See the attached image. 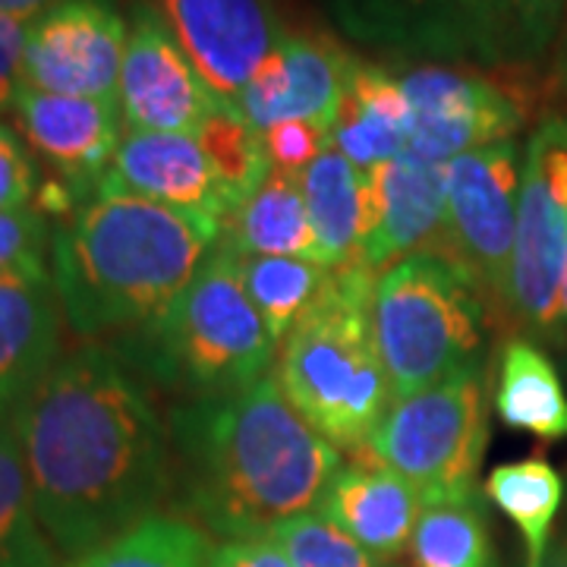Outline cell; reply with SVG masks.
Here are the masks:
<instances>
[{
  "label": "cell",
  "mask_w": 567,
  "mask_h": 567,
  "mask_svg": "<svg viewBox=\"0 0 567 567\" xmlns=\"http://www.w3.org/2000/svg\"><path fill=\"white\" fill-rule=\"evenodd\" d=\"M488 445L486 363L394 401L365 445L423 495L425 505L480 495L476 480Z\"/></svg>",
  "instance_id": "cell-7"
},
{
  "label": "cell",
  "mask_w": 567,
  "mask_h": 567,
  "mask_svg": "<svg viewBox=\"0 0 567 567\" xmlns=\"http://www.w3.org/2000/svg\"><path fill=\"white\" fill-rule=\"evenodd\" d=\"M495 410L502 423L543 442L567 439V391L543 347L514 338L502 347Z\"/></svg>",
  "instance_id": "cell-24"
},
{
  "label": "cell",
  "mask_w": 567,
  "mask_h": 567,
  "mask_svg": "<svg viewBox=\"0 0 567 567\" xmlns=\"http://www.w3.org/2000/svg\"><path fill=\"white\" fill-rule=\"evenodd\" d=\"M524 155L505 140L447 162V221L432 252L476 284L488 316H511Z\"/></svg>",
  "instance_id": "cell-9"
},
{
  "label": "cell",
  "mask_w": 567,
  "mask_h": 567,
  "mask_svg": "<svg viewBox=\"0 0 567 567\" xmlns=\"http://www.w3.org/2000/svg\"><path fill=\"white\" fill-rule=\"evenodd\" d=\"M130 22L114 0H61L29 22L20 85L117 102Z\"/></svg>",
  "instance_id": "cell-11"
},
{
  "label": "cell",
  "mask_w": 567,
  "mask_h": 567,
  "mask_svg": "<svg viewBox=\"0 0 567 567\" xmlns=\"http://www.w3.org/2000/svg\"><path fill=\"white\" fill-rule=\"evenodd\" d=\"M413 567H495L480 495L425 505L410 543Z\"/></svg>",
  "instance_id": "cell-27"
},
{
  "label": "cell",
  "mask_w": 567,
  "mask_h": 567,
  "mask_svg": "<svg viewBox=\"0 0 567 567\" xmlns=\"http://www.w3.org/2000/svg\"><path fill=\"white\" fill-rule=\"evenodd\" d=\"M372 316L394 401L483 365L486 303L476 284L432 249L379 275Z\"/></svg>",
  "instance_id": "cell-6"
},
{
  "label": "cell",
  "mask_w": 567,
  "mask_h": 567,
  "mask_svg": "<svg viewBox=\"0 0 567 567\" xmlns=\"http://www.w3.org/2000/svg\"><path fill=\"white\" fill-rule=\"evenodd\" d=\"M61 558L35 514L17 435L0 423V567H63Z\"/></svg>",
  "instance_id": "cell-26"
},
{
  "label": "cell",
  "mask_w": 567,
  "mask_h": 567,
  "mask_svg": "<svg viewBox=\"0 0 567 567\" xmlns=\"http://www.w3.org/2000/svg\"><path fill=\"white\" fill-rule=\"evenodd\" d=\"M51 230L35 205L0 212V275L20 268H48Z\"/></svg>",
  "instance_id": "cell-32"
},
{
  "label": "cell",
  "mask_w": 567,
  "mask_h": 567,
  "mask_svg": "<svg viewBox=\"0 0 567 567\" xmlns=\"http://www.w3.org/2000/svg\"><path fill=\"white\" fill-rule=\"evenodd\" d=\"M369 181L375 215L360 262L372 271H385L439 244L447 221V164L404 152L372 167Z\"/></svg>",
  "instance_id": "cell-17"
},
{
  "label": "cell",
  "mask_w": 567,
  "mask_h": 567,
  "mask_svg": "<svg viewBox=\"0 0 567 567\" xmlns=\"http://www.w3.org/2000/svg\"><path fill=\"white\" fill-rule=\"evenodd\" d=\"M567 265V117H548L529 136L511 265V319L555 344Z\"/></svg>",
  "instance_id": "cell-10"
},
{
  "label": "cell",
  "mask_w": 567,
  "mask_h": 567,
  "mask_svg": "<svg viewBox=\"0 0 567 567\" xmlns=\"http://www.w3.org/2000/svg\"><path fill=\"white\" fill-rule=\"evenodd\" d=\"M300 189L319 240V265L344 268L360 262L375 215L369 171L347 162L331 145L300 174Z\"/></svg>",
  "instance_id": "cell-22"
},
{
  "label": "cell",
  "mask_w": 567,
  "mask_h": 567,
  "mask_svg": "<svg viewBox=\"0 0 567 567\" xmlns=\"http://www.w3.org/2000/svg\"><path fill=\"white\" fill-rule=\"evenodd\" d=\"M212 548L193 520L155 514L73 567H212Z\"/></svg>",
  "instance_id": "cell-28"
},
{
  "label": "cell",
  "mask_w": 567,
  "mask_h": 567,
  "mask_svg": "<svg viewBox=\"0 0 567 567\" xmlns=\"http://www.w3.org/2000/svg\"><path fill=\"white\" fill-rule=\"evenodd\" d=\"M61 293L51 268L0 275V420L61 363Z\"/></svg>",
  "instance_id": "cell-18"
},
{
  "label": "cell",
  "mask_w": 567,
  "mask_h": 567,
  "mask_svg": "<svg viewBox=\"0 0 567 567\" xmlns=\"http://www.w3.org/2000/svg\"><path fill=\"white\" fill-rule=\"evenodd\" d=\"M486 495L492 505L520 529L527 546V567H543L548 551V533L565 502V480L543 457L502 464L488 473Z\"/></svg>",
  "instance_id": "cell-25"
},
{
  "label": "cell",
  "mask_w": 567,
  "mask_h": 567,
  "mask_svg": "<svg viewBox=\"0 0 567 567\" xmlns=\"http://www.w3.org/2000/svg\"><path fill=\"white\" fill-rule=\"evenodd\" d=\"M423 495L379 461L341 466L316 511L379 558H398L423 517Z\"/></svg>",
  "instance_id": "cell-20"
},
{
  "label": "cell",
  "mask_w": 567,
  "mask_h": 567,
  "mask_svg": "<svg viewBox=\"0 0 567 567\" xmlns=\"http://www.w3.org/2000/svg\"><path fill=\"white\" fill-rule=\"evenodd\" d=\"M543 567H567V533L558 539V546L548 548Z\"/></svg>",
  "instance_id": "cell-40"
},
{
  "label": "cell",
  "mask_w": 567,
  "mask_h": 567,
  "mask_svg": "<svg viewBox=\"0 0 567 567\" xmlns=\"http://www.w3.org/2000/svg\"><path fill=\"white\" fill-rule=\"evenodd\" d=\"M275 350L278 341L244 284V256L218 240L181 297L117 353L155 385L196 401L259 382Z\"/></svg>",
  "instance_id": "cell-5"
},
{
  "label": "cell",
  "mask_w": 567,
  "mask_h": 567,
  "mask_svg": "<svg viewBox=\"0 0 567 567\" xmlns=\"http://www.w3.org/2000/svg\"><path fill=\"white\" fill-rule=\"evenodd\" d=\"M555 80L561 89H567V20L561 25V35L555 41Z\"/></svg>",
  "instance_id": "cell-39"
},
{
  "label": "cell",
  "mask_w": 567,
  "mask_h": 567,
  "mask_svg": "<svg viewBox=\"0 0 567 567\" xmlns=\"http://www.w3.org/2000/svg\"><path fill=\"white\" fill-rule=\"evenodd\" d=\"M268 536L281 546L290 567H391L385 558L350 539L344 529L334 527L319 511L297 514L278 524Z\"/></svg>",
  "instance_id": "cell-31"
},
{
  "label": "cell",
  "mask_w": 567,
  "mask_h": 567,
  "mask_svg": "<svg viewBox=\"0 0 567 567\" xmlns=\"http://www.w3.org/2000/svg\"><path fill=\"white\" fill-rule=\"evenodd\" d=\"M102 186L133 193L171 208L199 212L215 221H224L237 208L199 140L181 133L126 130Z\"/></svg>",
  "instance_id": "cell-19"
},
{
  "label": "cell",
  "mask_w": 567,
  "mask_h": 567,
  "mask_svg": "<svg viewBox=\"0 0 567 567\" xmlns=\"http://www.w3.org/2000/svg\"><path fill=\"white\" fill-rule=\"evenodd\" d=\"M39 193V171L17 130L0 123V212L25 208Z\"/></svg>",
  "instance_id": "cell-34"
},
{
  "label": "cell",
  "mask_w": 567,
  "mask_h": 567,
  "mask_svg": "<svg viewBox=\"0 0 567 567\" xmlns=\"http://www.w3.org/2000/svg\"><path fill=\"white\" fill-rule=\"evenodd\" d=\"M29 22L0 17V111H7L13 104V95L20 89L22 51H25Z\"/></svg>",
  "instance_id": "cell-35"
},
{
  "label": "cell",
  "mask_w": 567,
  "mask_h": 567,
  "mask_svg": "<svg viewBox=\"0 0 567 567\" xmlns=\"http://www.w3.org/2000/svg\"><path fill=\"white\" fill-rule=\"evenodd\" d=\"M7 423L41 527L70 561L155 517L174 486L171 429L111 347L61 357Z\"/></svg>",
  "instance_id": "cell-1"
},
{
  "label": "cell",
  "mask_w": 567,
  "mask_h": 567,
  "mask_svg": "<svg viewBox=\"0 0 567 567\" xmlns=\"http://www.w3.org/2000/svg\"><path fill=\"white\" fill-rule=\"evenodd\" d=\"M196 140L237 205L249 199L271 174L265 133L246 121L234 104H218L203 123V130L196 133Z\"/></svg>",
  "instance_id": "cell-30"
},
{
  "label": "cell",
  "mask_w": 567,
  "mask_h": 567,
  "mask_svg": "<svg viewBox=\"0 0 567 567\" xmlns=\"http://www.w3.org/2000/svg\"><path fill=\"white\" fill-rule=\"evenodd\" d=\"M212 567H290V561L271 536H262V539H230L215 546Z\"/></svg>",
  "instance_id": "cell-36"
},
{
  "label": "cell",
  "mask_w": 567,
  "mask_h": 567,
  "mask_svg": "<svg viewBox=\"0 0 567 567\" xmlns=\"http://www.w3.org/2000/svg\"><path fill=\"white\" fill-rule=\"evenodd\" d=\"M555 347H561L567 353V265L565 278H561V297H558V328H555Z\"/></svg>",
  "instance_id": "cell-38"
},
{
  "label": "cell",
  "mask_w": 567,
  "mask_h": 567,
  "mask_svg": "<svg viewBox=\"0 0 567 567\" xmlns=\"http://www.w3.org/2000/svg\"><path fill=\"white\" fill-rule=\"evenodd\" d=\"M54 3L61 0H0V17H10V20H35L44 10H51Z\"/></svg>",
  "instance_id": "cell-37"
},
{
  "label": "cell",
  "mask_w": 567,
  "mask_h": 567,
  "mask_svg": "<svg viewBox=\"0 0 567 567\" xmlns=\"http://www.w3.org/2000/svg\"><path fill=\"white\" fill-rule=\"evenodd\" d=\"M350 63L353 58L328 41L287 32L256 70V76L246 82L234 107L259 133L290 121L334 126L344 102Z\"/></svg>",
  "instance_id": "cell-16"
},
{
  "label": "cell",
  "mask_w": 567,
  "mask_h": 567,
  "mask_svg": "<svg viewBox=\"0 0 567 567\" xmlns=\"http://www.w3.org/2000/svg\"><path fill=\"white\" fill-rule=\"evenodd\" d=\"M221 221L99 186L51 240L63 319L80 338L140 331L199 275Z\"/></svg>",
  "instance_id": "cell-3"
},
{
  "label": "cell",
  "mask_w": 567,
  "mask_h": 567,
  "mask_svg": "<svg viewBox=\"0 0 567 567\" xmlns=\"http://www.w3.org/2000/svg\"><path fill=\"white\" fill-rule=\"evenodd\" d=\"M413 107L410 148L425 162L447 164L466 152L511 140L524 111L502 85L454 66H416L398 76Z\"/></svg>",
  "instance_id": "cell-13"
},
{
  "label": "cell",
  "mask_w": 567,
  "mask_h": 567,
  "mask_svg": "<svg viewBox=\"0 0 567 567\" xmlns=\"http://www.w3.org/2000/svg\"><path fill=\"white\" fill-rule=\"evenodd\" d=\"M221 240L237 256H293L319 262V240L300 177L271 171L262 186L224 218Z\"/></svg>",
  "instance_id": "cell-23"
},
{
  "label": "cell",
  "mask_w": 567,
  "mask_h": 567,
  "mask_svg": "<svg viewBox=\"0 0 567 567\" xmlns=\"http://www.w3.org/2000/svg\"><path fill=\"white\" fill-rule=\"evenodd\" d=\"M265 148L271 158V171L300 177L324 148H331V126L316 121L278 123L265 133Z\"/></svg>",
  "instance_id": "cell-33"
},
{
  "label": "cell",
  "mask_w": 567,
  "mask_h": 567,
  "mask_svg": "<svg viewBox=\"0 0 567 567\" xmlns=\"http://www.w3.org/2000/svg\"><path fill=\"white\" fill-rule=\"evenodd\" d=\"M117 104L130 133L181 136H196L208 114L221 104L155 7H136L130 17Z\"/></svg>",
  "instance_id": "cell-12"
},
{
  "label": "cell",
  "mask_w": 567,
  "mask_h": 567,
  "mask_svg": "<svg viewBox=\"0 0 567 567\" xmlns=\"http://www.w3.org/2000/svg\"><path fill=\"white\" fill-rule=\"evenodd\" d=\"M413 136V107L398 76L375 63L353 61L338 121L331 126V145L360 171L404 155Z\"/></svg>",
  "instance_id": "cell-21"
},
{
  "label": "cell",
  "mask_w": 567,
  "mask_h": 567,
  "mask_svg": "<svg viewBox=\"0 0 567 567\" xmlns=\"http://www.w3.org/2000/svg\"><path fill=\"white\" fill-rule=\"evenodd\" d=\"M10 111L25 145L51 164L80 199L95 196L126 136L121 104L20 85Z\"/></svg>",
  "instance_id": "cell-15"
},
{
  "label": "cell",
  "mask_w": 567,
  "mask_h": 567,
  "mask_svg": "<svg viewBox=\"0 0 567 567\" xmlns=\"http://www.w3.org/2000/svg\"><path fill=\"white\" fill-rule=\"evenodd\" d=\"M379 271L331 268L316 300L281 341L278 382L287 401L341 451H365L394 404L375 341Z\"/></svg>",
  "instance_id": "cell-4"
},
{
  "label": "cell",
  "mask_w": 567,
  "mask_h": 567,
  "mask_svg": "<svg viewBox=\"0 0 567 567\" xmlns=\"http://www.w3.org/2000/svg\"><path fill=\"white\" fill-rule=\"evenodd\" d=\"M171 35L205 85L234 104L265 58L287 35L268 0H155Z\"/></svg>",
  "instance_id": "cell-14"
},
{
  "label": "cell",
  "mask_w": 567,
  "mask_h": 567,
  "mask_svg": "<svg viewBox=\"0 0 567 567\" xmlns=\"http://www.w3.org/2000/svg\"><path fill=\"white\" fill-rule=\"evenodd\" d=\"M565 20L567 0H363L357 10L372 39L486 66L539 61Z\"/></svg>",
  "instance_id": "cell-8"
},
{
  "label": "cell",
  "mask_w": 567,
  "mask_h": 567,
  "mask_svg": "<svg viewBox=\"0 0 567 567\" xmlns=\"http://www.w3.org/2000/svg\"><path fill=\"white\" fill-rule=\"evenodd\" d=\"M328 271L331 268L293 256H244L246 290L278 344L316 300Z\"/></svg>",
  "instance_id": "cell-29"
},
{
  "label": "cell",
  "mask_w": 567,
  "mask_h": 567,
  "mask_svg": "<svg viewBox=\"0 0 567 567\" xmlns=\"http://www.w3.org/2000/svg\"><path fill=\"white\" fill-rule=\"evenodd\" d=\"M174 486L199 529L230 539H262L316 511L344 466L341 447L297 413L275 372L215 398L171 410Z\"/></svg>",
  "instance_id": "cell-2"
}]
</instances>
